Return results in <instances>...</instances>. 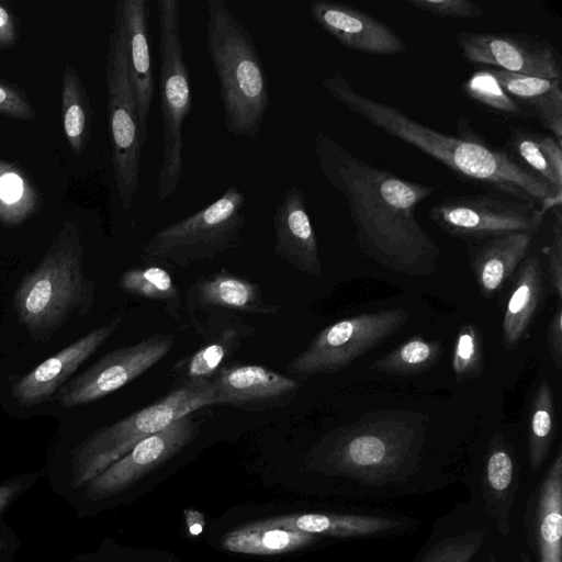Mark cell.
Listing matches in <instances>:
<instances>
[{
  "mask_svg": "<svg viewBox=\"0 0 562 562\" xmlns=\"http://www.w3.org/2000/svg\"><path fill=\"white\" fill-rule=\"evenodd\" d=\"M537 232H515L468 244L470 267L481 294L494 296L527 256Z\"/></svg>",
  "mask_w": 562,
  "mask_h": 562,
  "instance_id": "7402d4cb",
  "label": "cell"
},
{
  "mask_svg": "<svg viewBox=\"0 0 562 562\" xmlns=\"http://www.w3.org/2000/svg\"><path fill=\"white\" fill-rule=\"evenodd\" d=\"M461 90L469 99L497 115L507 119L531 116L512 99L485 66L473 72L462 83Z\"/></svg>",
  "mask_w": 562,
  "mask_h": 562,
  "instance_id": "e575fe53",
  "label": "cell"
},
{
  "mask_svg": "<svg viewBox=\"0 0 562 562\" xmlns=\"http://www.w3.org/2000/svg\"><path fill=\"white\" fill-rule=\"evenodd\" d=\"M485 538L484 530L446 537L435 543L417 562H470Z\"/></svg>",
  "mask_w": 562,
  "mask_h": 562,
  "instance_id": "8d00e7d4",
  "label": "cell"
},
{
  "mask_svg": "<svg viewBox=\"0 0 562 562\" xmlns=\"http://www.w3.org/2000/svg\"><path fill=\"white\" fill-rule=\"evenodd\" d=\"M314 22L342 46L360 53L391 56L406 52V43L387 24L355 7L330 0H312Z\"/></svg>",
  "mask_w": 562,
  "mask_h": 562,
  "instance_id": "e0dca14e",
  "label": "cell"
},
{
  "mask_svg": "<svg viewBox=\"0 0 562 562\" xmlns=\"http://www.w3.org/2000/svg\"><path fill=\"white\" fill-rule=\"evenodd\" d=\"M538 562H562V449L542 476L529 515Z\"/></svg>",
  "mask_w": 562,
  "mask_h": 562,
  "instance_id": "603a6c76",
  "label": "cell"
},
{
  "mask_svg": "<svg viewBox=\"0 0 562 562\" xmlns=\"http://www.w3.org/2000/svg\"><path fill=\"white\" fill-rule=\"evenodd\" d=\"M211 405H215V396L210 381L181 383L151 404L99 428L83 439L74 452L71 485H86L143 439Z\"/></svg>",
  "mask_w": 562,
  "mask_h": 562,
  "instance_id": "8992f818",
  "label": "cell"
},
{
  "mask_svg": "<svg viewBox=\"0 0 562 562\" xmlns=\"http://www.w3.org/2000/svg\"><path fill=\"white\" fill-rule=\"evenodd\" d=\"M215 405L263 412L289 405L302 387L300 380L256 363L229 361L210 380Z\"/></svg>",
  "mask_w": 562,
  "mask_h": 562,
  "instance_id": "9a60e30c",
  "label": "cell"
},
{
  "mask_svg": "<svg viewBox=\"0 0 562 562\" xmlns=\"http://www.w3.org/2000/svg\"><path fill=\"white\" fill-rule=\"evenodd\" d=\"M409 316L408 310L400 306L333 323L286 364V371L297 380L339 372L397 333Z\"/></svg>",
  "mask_w": 562,
  "mask_h": 562,
  "instance_id": "30bf717a",
  "label": "cell"
},
{
  "mask_svg": "<svg viewBox=\"0 0 562 562\" xmlns=\"http://www.w3.org/2000/svg\"><path fill=\"white\" fill-rule=\"evenodd\" d=\"M512 99L536 116L559 144L562 145L561 80L514 74L485 66Z\"/></svg>",
  "mask_w": 562,
  "mask_h": 562,
  "instance_id": "d4e9b609",
  "label": "cell"
},
{
  "mask_svg": "<svg viewBox=\"0 0 562 562\" xmlns=\"http://www.w3.org/2000/svg\"><path fill=\"white\" fill-rule=\"evenodd\" d=\"M554 224L552 241L548 252V274L550 286L561 302L562 299V211L561 205L554 206Z\"/></svg>",
  "mask_w": 562,
  "mask_h": 562,
  "instance_id": "ab89813d",
  "label": "cell"
},
{
  "mask_svg": "<svg viewBox=\"0 0 562 562\" xmlns=\"http://www.w3.org/2000/svg\"><path fill=\"white\" fill-rule=\"evenodd\" d=\"M273 252L297 271L310 277L322 274L317 238L305 206L304 193L291 187L277 205L273 216Z\"/></svg>",
  "mask_w": 562,
  "mask_h": 562,
  "instance_id": "ffe728a7",
  "label": "cell"
},
{
  "mask_svg": "<svg viewBox=\"0 0 562 562\" xmlns=\"http://www.w3.org/2000/svg\"><path fill=\"white\" fill-rule=\"evenodd\" d=\"M7 543L3 540H0V551L5 548Z\"/></svg>",
  "mask_w": 562,
  "mask_h": 562,
  "instance_id": "bcb514c9",
  "label": "cell"
},
{
  "mask_svg": "<svg viewBox=\"0 0 562 562\" xmlns=\"http://www.w3.org/2000/svg\"><path fill=\"white\" fill-rule=\"evenodd\" d=\"M192 322L201 344L172 367L175 385L210 381L258 333L238 314L227 311H211L204 319L192 318Z\"/></svg>",
  "mask_w": 562,
  "mask_h": 562,
  "instance_id": "2e32d148",
  "label": "cell"
},
{
  "mask_svg": "<svg viewBox=\"0 0 562 562\" xmlns=\"http://www.w3.org/2000/svg\"><path fill=\"white\" fill-rule=\"evenodd\" d=\"M442 353L440 340L415 335L375 360L370 370L398 376L417 375L434 368Z\"/></svg>",
  "mask_w": 562,
  "mask_h": 562,
  "instance_id": "d6a6232c",
  "label": "cell"
},
{
  "mask_svg": "<svg viewBox=\"0 0 562 562\" xmlns=\"http://www.w3.org/2000/svg\"><path fill=\"white\" fill-rule=\"evenodd\" d=\"M199 430L200 423L190 414L143 439L86 484L87 496L99 501L122 492L178 454L196 438Z\"/></svg>",
  "mask_w": 562,
  "mask_h": 562,
  "instance_id": "5bb4252c",
  "label": "cell"
},
{
  "mask_svg": "<svg viewBox=\"0 0 562 562\" xmlns=\"http://www.w3.org/2000/svg\"><path fill=\"white\" fill-rule=\"evenodd\" d=\"M119 288L130 295L162 304L170 317L180 318L181 292L162 266L147 262L130 268L121 274Z\"/></svg>",
  "mask_w": 562,
  "mask_h": 562,
  "instance_id": "4dcf8cb0",
  "label": "cell"
},
{
  "mask_svg": "<svg viewBox=\"0 0 562 562\" xmlns=\"http://www.w3.org/2000/svg\"><path fill=\"white\" fill-rule=\"evenodd\" d=\"M186 527L191 537L200 536L205 527V517L203 513L194 508L183 510Z\"/></svg>",
  "mask_w": 562,
  "mask_h": 562,
  "instance_id": "7bdbcfd3",
  "label": "cell"
},
{
  "mask_svg": "<svg viewBox=\"0 0 562 562\" xmlns=\"http://www.w3.org/2000/svg\"><path fill=\"white\" fill-rule=\"evenodd\" d=\"M546 212L537 204L486 192L443 199L428 214L447 235L476 243L515 232H537Z\"/></svg>",
  "mask_w": 562,
  "mask_h": 562,
  "instance_id": "8fae6325",
  "label": "cell"
},
{
  "mask_svg": "<svg viewBox=\"0 0 562 562\" xmlns=\"http://www.w3.org/2000/svg\"><path fill=\"white\" fill-rule=\"evenodd\" d=\"M510 278L502 323V339L507 349H514L522 340L542 304L544 280L539 257L527 255Z\"/></svg>",
  "mask_w": 562,
  "mask_h": 562,
  "instance_id": "cb8c5ba5",
  "label": "cell"
},
{
  "mask_svg": "<svg viewBox=\"0 0 562 562\" xmlns=\"http://www.w3.org/2000/svg\"><path fill=\"white\" fill-rule=\"evenodd\" d=\"M485 368V353L482 333L472 323H464L457 334L453 352L452 370L456 379L461 382L480 378Z\"/></svg>",
  "mask_w": 562,
  "mask_h": 562,
  "instance_id": "d590c367",
  "label": "cell"
},
{
  "mask_svg": "<svg viewBox=\"0 0 562 562\" xmlns=\"http://www.w3.org/2000/svg\"><path fill=\"white\" fill-rule=\"evenodd\" d=\"M105 79L114 179L122 206L130 211L138 188L140 153L145 144L130 80L124 30L116 11L109 37Z\"/></svg>",
  "mask_w": 562,
  "mask_h": 562,
  "instance_id": "9c48e42d",
  "label": "cell"
},
{
  "mask_svg": "<svg viewBox=\"0 0 562 562\" xmlns=\"http://www.w3.org/2000/svg\"><path fill=\"white\" fill-rule=\"evenodd\" d=\"M548 349L553 364L562 369V305L558 304L547 330Z\"/></svg>",
  "mask_w": 562,
  "mask_h": 562,
  "instance_id": "60d3db41",
  "label": "cell"
},
{
  "mask_svg": "<svg viewBox=\"0 0 562 562\" xmlns=\"http://www.w3.org/2000/svg\"><path fill=\"white\" fill-rule=\"evenodd\" d=\"M557 432L554 396L550 383L542 381L532 397L528 426V458L537 472L547 459Z\"/></svg>",
  "mask_w": 562,
  "mask_h": 562,
  "instance_id": "836d02e7",
  "label": "cell"
},
{
  "mask_svg": "<svg viewBox=\"0 0 562 562\" xmlns=\"http://www.w3.org/2000/svg\"><path fill=\"white\" fill-rule=\"evenodd\" d=\"M317 536L269 526L261 520L245 525L226 533L221 542L224 550L255 555H274L310 546Z\"/></svg>",
  "mask_w": 562,
  "mask_h": 562,
  "instance_id": "f1b7e54d",
  "label": "cell"
},
{
  "mask_svg": "<svg viewBox=\"0 0 562 562\" xmlns=\"http://www.w3.org/2000/svg\"><path fill=\"white\" fill-rule=\"evenodd\" d=\"M504 149L562 195V148L553 136L514 127Z\"/></svg>",
  "mask_w": 562,
  "mask_h": 562,
  "instance_id": "83f0119b",
  "label": "cell"
},
{
  "mask_svg": "<svg viewBox=\"0 0 562 562\" xmlns=\"http://www.w3.org/2000/svg\"><path fill=\"white\" fill-rule=\"evenodd\" d=\"M483 496L498 530L509 533V515L517 490L513 450L501 435L488 443L482 475Z\"/></svg>",
  "mask_w": 562,
  "mask_h": 562,
  "instance_id": "484cf974",
  "label": "cell"
},
{
  "mask_svg": "<svg viewBox=\"0 0 562 562\" xmlns=\"http://www.w3.org/2000/svg\"><path fill=\"white\" fill-rule=\"evenodd\" d=\"M125 36L127 67L136 101L142 142L154 99V77L149 48V3L146 0H121L116 3Z\"/></svg>",
  "mask_w": 562,
  "mask_h": 562,
  "instance_id": "44dd1931",
  "label": "cell"
},
{
  "mask_svg": "<svg viewBox=\"0 0 562 562\" xmlns=\"http://www.w3.org/2000/svg\"><path fill=\"white\" fill-rule=\"evenodd\" d=\"M324 89L348 110L384 133L442 164L456 178L485 190L530 202L549 211L562 204V195L519 164L504 148L482 138L445 134L409 117L397 106L357 91L346 76L335 71L322 82Z\"/></svg>",
  "mask_w": 562,
  "mask_h": 562,
  "instance_id": "7a4b0ae2",
  "label": "cell"
},
{
  "mask_svg": "<svg viewBox=\"0 0 562 562\" xmlns=\"http://www.w3.org/2000/svg\"><path fill=\"white\" fill-rule=\"evenodd\" d=\"M41 206L36 186L24 170L0 159V222L18 226L33 216Z\"/></svg>",
  "mask_w": 562,
  "mask_h": 562,
  "instance_id": "1f68e13d",
  "label": "cell"
},
{
  "mask_svg": "<svg viewBox=\"0 0 562 562\" xmlns=\"http://www.w3.org/2000/svg\"><path fill=\"white\" fill-rule=\"evenodd\" d=\"M0 115L20 121H33L35 110L25 93L0 78Z\"/></svg>",
  "mask_w": 562,
  "mask_h": 562,
  "instance_id": "f35d334b",
  "label": "cell"
},
{
  "mask_svg": "<svg viewBox=\"0 0 562 562\" xmlns=\"http://www.w3.org/2000/svg\"><path fill=\"white\" fill-rule=\"evenodd\" d=\"M313 150L325 179L346 199L360 251L394 272L432 276L441 250L415 213L436 186L372 166L324 132L316 133Z\"/></svg>",
  "mask_w": 562,
  "mask_h": 562,
  "instance_id": "6da1fadb",
  "label": "cell"
},
{
  "mask_svg": "<svg viewBox=\"0 0 562 562\" xmlns=\"http://www.w3.org/2000/svg\"><path fill=\"white\" fill-rule=\"evenodd\" d=\"M159 93L162 153L157 179V200L173 195L183 170L182 126L192 105L190 77L180 31V1L158 0Z\"/></svg>",
  "mask_w": 562,
  "mask_h": 562,
  "instance_id": "52a82bcc",
  "label": "cell"
},
{
  "mask_svg": "<svg viewBox=\"0 0 562 562\" xmlns=\"http://www.w3.org/2000/svg\"><path fill=\"white\" fill-rule=\"evenodd\" d=\"M261 521L269 526L338 538L374 536L400 525L389 517L353 514H290Z\"/></svg>",
  "mask_w": 562,
  "mask_h": 562,
  "instance_id": "4316f807",
  "label": "cell"
},
{
  "mask_svg": "<svg viewBox=\"0 0 562 562\" xmlns=\"http://www.w3.org/2000/svg\"><path fill=\"white\" fill-rule=\"evenodd\" d=\"M122 317L97 327L55 353L21 378L12 387L21 405H37L50 398L74 372L90 358L119 328Z\"/></svg>",
  "mask_w": 562,
  "mask_h": 562,
  "instance_id": "ac0fdd59",
  "label": "cell"
},
{
  "mask_svg": "<svg viewBox=\"0 0 562 562\" xmlns=\"http://www.w3.org/2000/svg\"><path fill=\"white\" fill-rule=\"evenodd\" d=\"M175 346L171 334H154L131 346L111 350L55 394L64 407L97 401L131 383L164 359Z\"/></svg>",
  "mask_w": 562,
  "mask_h": 562,
  "instance_id": "7c38bea8",
  "label": "cell"
},
{
  "mask_svg": "<svg viewBox=\"0 0 562 562\" xmlns=\"http://www.w3.org/2000/svg\"><path fill=\"white\" fill-rule=\"evenodd\" d=\"M485 562H498L494 555H490Z\"/></svg>",
  "mask_w": 562,
  "mask_h": 562,
  "instance_id": "f6af8a7d",
  "label": "cell"
},
{
  "mask_svg": "<svg viewBox=\"0 0 562 562\" xmlns=\"http://www.w3.org/2000/svg\"><path fill=\"white\" fill-rule=\"evenodd\" d=\"M19 31L15 16L11 9L0 2V49H8L15 45Z\"/></svg>",
  "mask_w": 562,
  "mask_h": 562,
  "instance_id": "b9f144b4",
  "label": "cell"
},
{
  "mask_svg": "<svg viewBox=\"0 0 562 562\" xmlns=\"http://www.w3.org/2000/svg\"><path fill=\"white\" fill-rule=\"evenodd\" d=\"M184 303L191 316L217 310L268 316L281 310V305L265 300L260 284L226 269L192 282Z\"/></svg>",
  "mask_w": 562,
  "mask_h": 562,
  "instance_id": "d6986e66",
  "label": "cell"
},
{
  "mask_svg": "<svg viewBox=\"0 0 562 562\" xmlns=\"http://www.w3.org/2000/svg\"><path fill=\"white\" fill-rule=\"evenodd\" d=\"M245 202L236 186L228 187L207 206L155 233L144 244L140 257L146 262L184 268L237 248L246 226Z\"/></svg>",
  "mask_w": 562,
  "mask_h": 562,
  "instance_id": "ba28073f",
  "label": "cell"
},
{
  "mask_svg": "<svg viewBox=\"0 0 562 562\" xmlns=\"http://www.w3.org/2000/svg\"><path fill=\"white\" fill-rule=\"evenodd\" d=\"M206 47L231 135L255 142L270 106L265 69L251 34L224 0H209Z\"/></svg>",
  "mask_w": 562,
  "mask_h": 562,
  "instance_id": "277c9868",
  "label": "cell"
},
{
  "mask_svg": "<svg viewBox=\"0 0 562 562\" xmlns=\"http://www.w3.org/2000/svg\"><path fill=\"white\" fill-rule=\"evenodd\" d=\"M407 3L417 10L443 18L476 19L485 13L482 7L469 0H407Z\"/></svg>",
  "mask_w": 562,
  "mask_h": 562,
  "instance_id": "74e56055",
  "label": "cell"
},
{
  "mask_svg": "<svg viewBox=\"0 0 562 562\" xmlns=\"http://www.w3.org/2000/svg\"><path fill=\"white\" fill-rule=\"evenodd\" d=\"M454 37L461 56L470 64L543 79L562 78L558 50L548 40L526 33L468 31Z\"/></svg>",
  "mask_w": 562,
  "mask_h": 562,
  "instance_id": "4fadbf2b",
  "label": "cell"
},
{
  "mask_svg": "<svg viewBox=\"0 0 562 562\" xmlns=\"http://www.w3.org/2000/svg\"><path fill=\"white\" fill-rule=\"evenodd\" d=\"M20 488L21 487L18 484L0 485V513L14 498V496L19 493Z\"/></svg>",
  "mask_w": 562,
  "mask_h": 562,
  "instance_id": "ee69618b",
  "label": "cell"
},
{
  "mask_svg": "<svg viewBox=\"0 0 562 562\" xmlns=\"http://www.w3.org/2000/svg\"><path fill=\"white\" fill-rule=\"evenodd\" d=\"M82 262L80 227L67 221L14 293L18 317L34 339H48L72 312L85 314L91 307L94 283L85 277Z\"/></svg>",
  "mask_w": 562,
  "mask_h": 562,
  "instance_id": "5b68a950",
  "label": "cell"
},
{
  "mask_svg": "<svg viewBox=\"0 0 562 562\" xmlns=\"http://www.w3.org/2000/svg\"><path fill=\"white\" fill-rule=\"evenodd\" d=\"M428 425L420 412L373 411L327 432L311 451V462L350 476L392 475L418 460Z\"/></svg>",
  "mask_w": 562,
  "mask_h": 562,
  "instance_id": "3957f363",
  "label": "cell"
},
{
  "mask_svg": "<svg viewBox=\"0 0 562 562\" xmlns=\"http://www.w3.org/2000/svg\"><path fill=\"white\" fill-rule=\"evenodd\" d=\"M60 108L64 133L76 156H80L91 136L92 108L85 86L70 64L61 75Z\"/></svg>",
  "mask_w": 562,
  "mask_h": 562,
  "instance_id": "f546056e",
  "label": "cell"
}]
</instances>
